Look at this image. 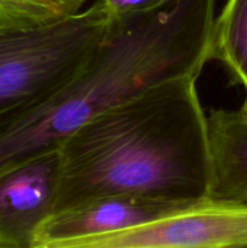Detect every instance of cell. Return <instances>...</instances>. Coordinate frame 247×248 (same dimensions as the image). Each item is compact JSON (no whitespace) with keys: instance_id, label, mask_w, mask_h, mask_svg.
<instances>
[{"instance_id":"6da1fadb","label":"cell","mask_w":247,"mask_h":248,"mask_svg":"<svg viewBox=\"0 0 247 248\" xmlns=\"http://www.w3.org/2000/svg\"><path fill=\"white\" fill-rule=\"evenodd\" d=\"M216 0H165L113 16L79 69L48 96L0 118V173L60 149L97 116L157 84L199 78L210 60Z\"/></svg>"},{"instance_id":"7a4b0ae2","label":"cell","mask_w":247,"mask_h":248,"mask_svg":"<svg viewBox=\"0 0 247 248\" xmlns=\"http://www.w3.org/2000/svg\"><path fill=\"white\" fill-rule=\"evenodd\" d=\"M198 78L157 84L85 124L60 147L56 211L102 196L207 198V115Z\"/></svg>"},{"instance_id":"3957f363","label":"cell","mask_w":247,"mask_h":248,"mask_svg":"<svg viewBox=\"0 0 247 248\" xmlns=\"http://www.w3.org/2000/svg\"><path fill=\"white\" fill-rule=\"evenodd\" d=\"M111 18L94 1L46 26L0 27V118L41 101L64 84L103 39Z\"/></svg>"},{"instance_id":"277c9868","label":"cell","mask_w":247,"mask_h":248,"mask_svg":"<svg viewBox=\"0 0 247 248\" xmlns=\"http://www.w3.org/2000/svg\"><path fill=\"white\" fill-rule=\"evenodd\" d=\"M31 248H247V203L200 199L130 229Z\"/></svg>"},{"instance_id":"5b68a950","label":"cell","mask_w":247,"mask_h":248,"mask_svg":"<svg viewBox=\"0 0 247 248\" xmlns=\"http://www.w3.org/2000/svg\"><path fill=\"white\" fill-rule=\"evenodd\" d=\"M60 149L36 155L0 173V246L31 248L55 213Z\"/></svg>"},{"instance_id":"8992f818","label":"cell","mask_w":247,"mask_h":248,"mask_svg":"<svg viewBox=\"0 0 247 248\" xmlns=\"http://www.w3.org/2000/svg\"><path fill=\"white\" fill-rule=\"evenodd\" d=\"M189 202L193 201L173 202L128 195L92 199L53 213L40 227L31 247L130 229Z\"/></svg>"},{"instance_id":"52a82bcc","label":"cell","mask_w":247,"mask_h":248,"mask_svg":"<svg viewBox=\"0 0 247 248\" xmlns=\"http://www.w3.org/2000/svg\"><path fill=\"white\" fill-rule=\"evenodd\" d=\"M207 198L247 203V110L213 109L207 115Z\"/></svg>"},{"instance_id":"ba28073f","label":"cell","mask_w":247,"mask_h":248,"mask_svg":"<svg viewBox=\"0 0 247 248\" xmlns=\"http://www.w3.org/2000/svg\"><path fill=\"white\" fill-rule=\"evenodd\" d=\"M210 60L218 61L232 84L247 94V0H228L211 31Z\"/></svg>"},{"instance_id":"9c48e42d","label":"cell","mask_w":247,"mask_h":248,"mask_svg":"<svg viewBox=\"0 0 247 248\" xmlns=\"http://www.w3.org/2000/svg\"><path fill=\"white\" fill-rule=\"evenodd\" d=\"M85 0H0V27L34 28L80 11Z\"/></svg>"},{"instance_id":"30bf717a","label":"cell","mask_w":247,"mask_h":248,"mask_svg":"<svg viewBox=\"0 0 247 248\" xmlns=\"http://www.w3.org/2000/svg\"><path fill=\"white\" fill-rule=\"evenodd\" d=\"M103 5L111 14V16L135 14L145 11L162 4L165 0H96Z\"/></svg>"},{"instance_id":"8fae6325","label":"cell","mask_w":247,"mask_h":248,"mask_svg":"<svg viewBox=\"0 0 247 248\" xmlns=\"http://www.w3.org/2000/svg\"><path fill=\"white\" fill-rule=\"evenodd\" d=\"M242 108L246 109L247 110V94H246V99H245V103H244V106H242Z\"/></svg>"},{"instance_id":"7c38bea8","label":"cell","mask_w":247,"mask_h":248,"mask_svg":"<svg viewBox=\"0 0 247 248\" xmlns=\"http://www.w3.org/2000/svg\"><path fill=\"white\" fill-rule=\"evenodd\" d=\"M0 248H18V247H7V246H0Z\"/></svg>"}]
</instances>
